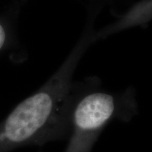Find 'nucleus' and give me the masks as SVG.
Segmentation results:
<instances>
[{"label":"nucleus","mask_w":152,"mask_h":152,"mask_svg":"<svg viewBox=\"0 0 152 152\" xmlns=\"http://www.w3.org/2000/svg\"><path fill=\"white\" fill-rule=\"evenodd\" d=\"M82 49H75L41 88L20 102L0 123V152L67 140L75 98L71 80Z\"/></svg>","instance_id":"obj_1"},{"label":"nucleus","mask_w":152,"mask_h":152,"mask_svg":"<svg viewBox=\"0 0 152 152\" xmlns=\"http://www.w3.org/2000/svg\"><path fill=\"white\" fill-rule=\"evenodd\" d=\"M7 39V33L4 26L0 23V50L4 47Z\"/></svg>","instance_id":"obj_3"},{"label":"nucleus","mask_w":152,"mask_h":152,"mask_svg":"<svg viewBox=\"0 0 152 152\" xmlns=\"http://www.w3.org/2000/svg\"><path fill=\"white\" fill-rule=\"evenodd\" d=\"M132 101L110 93L93 92L74 98L64 152H91L106 126L115 118L132 117Z\"/></svg>","instance_id":"obj_2"}]
</instances>
